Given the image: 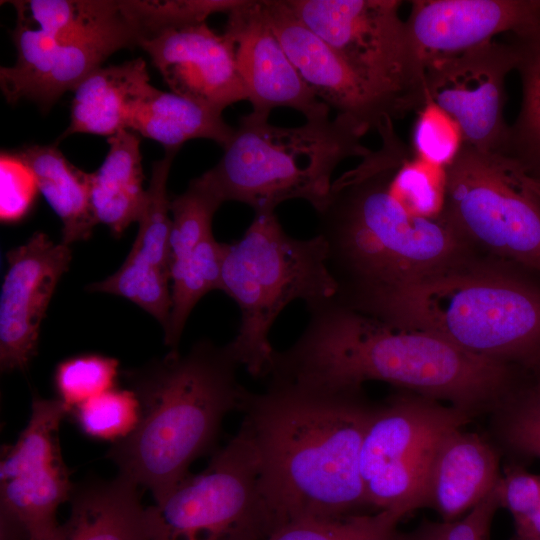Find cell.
I'll return each mask as SVG.
<instances>
[{"label":"cell","mask_w":540,"mask_h":540,"mask_svg":"<svg viewBox=\"0 0 540 540\" xmlns=\"http://www.w3.org/2000/svg\"><path fill=\"white\" fill-rule=\"evenodd\" d=\"M307 308L306 328L289 348L275 350L266 380L329 389L382 381L475 416L492 411L522 370L394 328L334 298Z\"/></svg>","instance_id":"1"},{"label":"cell","mask_w":540,"mask_h":540,"mask_svg":"<svg viewBox=\"0 0 540 540\" xmlns=\"http://www.w3.org/2000/svg\"><path fill=\"white\" fill-rule=\"evenodd\" d=\"M376 404L362 388L267 380L263 391H247L242 422L256 445L262 488L278 527L369 509L360 452Z\"/></svg>","instance_id":"2"},{"label":"cell","mask_w":540,"mask_h":540,"mask_svg":"<svg viewBox=\"0 0 540 540\" xmlns=\"http://www.w3.org/2000/svg\"><path fill=\"white\" fill-rule=\"evenodd\" d=\"M342 304L483 358L540 369V273L515 263L494 269L463 260Z\"/></svg>","instance_id":"3"},{"label":"cell","mask_w":540,"mask_h":540,"mask_svg":"<svg viewBox=\"0 0 540 540\" xmlns=\"http://www.w3.org/2000/svg\"><path fill=\"white\" fill-rule=\"evenodd\" d=\"M227 344L200 340L188 352L125 371L140 403L135 430L113 443L107 457L119 474L164 497L194 460L215 445L224 418L242 409L247 393Z\"/></svg>","instance_id":"4"},{"label":"cell","mask_w":540,"mask_h":540,"mask_svg":"<svg viewBox=\"0 0 540 540\" xmlns=\"http://www.w3.org/2000/svg\"><path fill=\"white\" fill-rule=\"evenodd\" d=\"M317 213L330 269L335 278L346 273L353 285L339 301L465 260L468 243L442 217L415 216L391 194L381 147L333 181Z\"/></svg>","instance_id":"5"},{"label":"cell","mask_w":540,"mask_h":540,"mask_svg":"<svg viewBox=\"0 0 540 540\" xmlns=\"http://www.w3.org/2000/svg\"><path fill=\"white\" fill-rule=\"evenodd\" d=\"M268 120L252 112L241 117L219 162L196 178L222 203L238 201L257 213L303 199L317 212L328 199L336 167L372 152L361 142L369 129L346 115L297 127Z\"/></svg>","instance_id":"6"},{"label":"cell","mask_w":540,"mask_h":540,"mask_svg":"<svg viewBox=\"0 0 540 540\" xmlns=\"http://www.w3.org/2000/svg\"><path fill=\"white\" fill-rule=\"evenodd\" d=\"M221 290L241 312L238 333L227 346L251 376L264 377L275 353L270 331L282 310L295 300L307 307L331 300L338 283L321 235L292 237L275 211H264L254 214L239 240L226 244Z\"/></svg>","instance_id":"7"},{"label":"cell","mask_w":540,"mask_h":540,"mask_svg":"<svg viewBox=\"0 0 540 540\" xmlns=\"http://www.w3.org/2000/svg\"><path fill=\"white\" fill-rule=\"evenodd\" d=\"M148 540H265L278 527L260 459L242 422L207 467L145 509Z\"/></svg>","instance_id":"8"},{"label":"cell","mask_w":540,"mask_h":540,"mask_svg":"<svg viewBox=\"0 0 540 540\" xmlns=\"http://www.w3.org/2000/svg\"><path fill=\"white\" fill-rule=\"evenodd\" d=\"M389 108L394 119L428 102L425 67L398 0H286Z\"/></svg>","instance_id":"9"},{"label":"cell","mask_w":540,"mask_h":540,"mask_svg":"<svg viewBox=\"0 0 540 540\" xmlns=\"http://www.w3.org/2000/svg\"><path fill=\"white\" fill-rule=\"evenodd\" d=\"M441 217L468 244L540 273V202L512 158L464 144L446 168Z\"/></svg>","instance_id":"10"},{"label":"cell","mask_w":540,"mask_h":540,"mask_svg":"<svg viewBox=\"0 0 540 540\" xmlns=\"http://www.w3.org/2000/svg\"><path fill=\"white\" fill-rule=\"evenodd\" d=\"M472 418L464 410L410 391L377 403L360 452L368 507L399 519L423 507L427 474L439 443Z\"/></svg>","instance_id":"11"},{"label":"cell","mask_w":540,"mask_h":540,"mask_svg":"<svg viewBox=\"0 0 540 540\" xmlns=\"http://www.w3.org/2000/svg\"><path fill=\"white\" fill-rule=\"evenodd\" d=\"M68 414L57 399L35 397L26 427L1 449V525L24 540H54L58 507L70 501L74 485L61 454L59 427Z\"/></svg>","instance_id":"12"},{"label":"cell","mask_w":540,"mask_h":540,"mask_svg":"<svg viewBox=\"0 0 540 540\" xmlns=\"http://www.w3.org/2000/svg\"><path fill=\"white\" fill-rule=\"evenodd\" d=\"M513 42L492 40L425 68L428 101L460 125L465 144L505 155L510 126L504 117L507 75L516 69Z\"/></svg>","instance_id":"13"},{"label":"cell","mask_w":540,"mask_h":540,"mask_svg":"<svg viewBox=\"0 0 540 540\" xmlns=\"http://www.w3.org/2000/svg\"><path fill=\"white\" fill-rule=\"evenodd\" d=\"M0 294V367L25 370L37 353L40 326L72 252L42 232L6 254Z\"/></svg>","instance_id":"14"},{"label":"cell","mask_w":540,"mask_h":540,"mask_svg":"<svg viewBox=\"0 0 540 540\" xmlns=\"http://www.w3.org/2000/svg\"><path fill=\"white\" fill-rule=\"evenodd\" d=\"M406 25L422 64L460 55L511 32L540 26V0H413Z\"/></svg>","instance_id":"15"},{"label":"cell","mask_w":540,"mask_h":540,"mask_svg":"<svg viewBox=\"0 0 540 540\" xmlns=\"http://www.w3.org/2000/svg\"><path fill=\"white\" fill-rule=\"evenodd\" d=\"M17 61L0 69L7 102L22 99L48 110L68 90L74 91L114 52L138 45L128 36L100 39H58L20 21L12 33Z\"/></svg>","instance_id":"16"},{"label":"cell","mask_w":540,"mask_h":540,"mask_svg":"<svg viewBox=\"0 0 540 540\" xmlns=\"http://www.w3.org/2000/svg\"><path fill=\"white\" fill-rule=\"evenodd\" d=\"M173 93L223 110L248 100L238 72L235 44L206 22L162 30L139 45Z\"/></svg>","instance_id":"17"},{"label":"cell","mask_w":540,"mask_h":540,"mask_svg":"<svg viewBox=\"0 0 540 540\" xmlns=\"http://www.w3.org/2000/svg\"><path fill=\"white\" fill-rule=\"evenodd\" d=\"M225 33L235 44L236 64L252 113L270 116L277 107L302 113L306 120L329 118L291 62L269 25L261 1L243 0L228 14Z\"/></svg>","instance_id":"18"},{"label":"cell","mask_w":540,"mask_h":540,"mask_svg":"<svg viewBox=\"0 0 540 540\" xmlns=\"http://www.w3.org/2000/svg\"><path fill=\"white\" fill-rule=\"evenodd\" d=\"M261 3L285 52L319 100L369 130H377L388 117L394 120L389 108L327 42L299 19L286 0H261Z\"/></svg>","instance_id":"19"},{"label":"cell","mask_w":540,"mask_h":540,"mask_svg":"<svg viewBox=\"0 0 540 540\" xmlns=\"http://www.w3.org/2000/svg\"><path fill=\"white\" fill-rule=\"evenodd\" d=\"M500 454L487 439L463 427L448 432L433 456L423 507L454 521L478 505L500 479Z\"/></svg>","instance_id":"20"},{"label":"cell","mask_w":540,"mask_h":540,"mask_svg":"<svg viewBox=\"0 0 540 540\" xmlns=\"http://www.w3.org/2000/svg\"><path fill=\"white\" fill-rule=\"evenodd\" d=\"M157 90L141 58L96 69L73 91L70 125L60 140L74 133L111 137L129 130L139 106Z\"/></svg>","instance_id":"21"},{"label":"cell","mask_w":540,"mask_h":540,"mask_svg":"<svg viewBox=\"0 0 540 540\" xmlns=\"http://www.w3.org/2000/svg\"><path fill=\"white\" fill-rule=\"evenodd\" d=\"M138 488L120 474L74 486L70 515L54 540H148Z\"/></svg>","instance_id":"22"},{"label":"cell","mask_w":540,"mask_h":540,"mask_svg":"<svg viewBox=\"0 0 540 540\" xmlns=\"http://www.w3.org/2000/svg\"><path fill=\"white\" fill-rule=\"evenodd\" d=\"M109 151L99 169L89 173L90 202L97 223L115 237L139 222L146 203L140 139L121 130L108 139Z\"/></svg>","instance_id":"23"},{"label":"cell","mask_w":540,"mask_h":540,"mask_svg":"<svg viewBox=\"0 0 540 540\" xmlns=\"http://www.w3.org/2000/svg\"><path fill=\"white\" fill-rule=\"evenodd\" d=\"M16 155L32 171L39 192L62 221L61 243L70 246L88 239L97 224L89 173L73 166L55 145L28 146Z\"/></svg>","instance_id":"24"},{"label":"cell","mask_w":540,"mask_h":540,"mask_svg":"<svg viewBox=\"0 0 540 540\" xmlns=\"http://www.w3.org/2000/svg\"><path fill=\"white\" fill-rule=\"evenodd\" d=\"M129 130L159 142L165 150L175 151L197 138L212 140L224 148L234 134V128L224 121L222 111L161 90L139 106Z\"/></svg>","instance_id":"25"},{"label":"cell","mask_w":540,"mask_h":540,"mask_svg":"<svg viewBox=\"0 0 540 540\" xmlns=\"http://www.w3.org/2000/svg\"><path fill=\"white\" fill-rule=\"evenodd\" d=\"M11 4L16 8L18 21L54 38L141 39L137 28L124 16L119 1L29 0Z\"/></svg>","instance_id":"26"},{"label":"cell","mask_w":540,"mask_h":540,"mask_svg":"<svg viewBox=\"0 0 540 540\" xmlns=\"http://www.w3.org/2000/svg\"><path fill=\"white\" fill-rule=\"evenodd\" d=\"M177 152L165 150L164 157L152 165L139 230L127 258L121 265L125 270L139 276L170 280L171 218L166 185Z\"/></svg>","instance_id":"27"},{"label":"cell","mask_w":540,"mask_h":540,"mask_svg":"<svg viewBox=\"0 0 540 540\" xmlns=\"http://www.w3.org/2000/svg\"><path fill=\"white\" fill-rule=\"evenodd\" d=\"M225 247L226 243H219L212 235L171 265V310L164 331L169 352H179L184 327L199 300L212 290H221Z\"/></svg>","instance_id":"28"},{"label":"cell","mask_w":540,"mask_h":540,"mask_svg":"<svg viewBox=\"0 0 540 540\" xmlns=\"http://www.w3.org/2000/svg\"><path fill=\"white\" fill-rule=\"evenodd\" d=\"M516 69L522 84L519 114L509 130L505 156L526 172L540 169V27L524 36H513Z\"/></svg>","instance_id":"29"},{"label":"cell","mask_w":540,"mask_h":540,"mask_svg":"<svg viewBox=\"0 0 540 540\" xmlns=\"http://www.w3.org/2000/svg\"><path fill=\"white\" fill-rule=\"evenodd\" d=\"M497 441L518 459H540V369L522 370L491 411Z\"/></svg>","instance_id":"30"},{"label":"cell","mask_w":540,"mask_h":540,"mask_svg":"<svg viewBox=\"0 0 540 540\" xmlns=\"http://www.w3.org/2000/svg\"><path fill=\"white\" fill-rule=\"evenodd\" d=\"M399 521L388 511L300 518L280 525L265 540H397Z\"/></svg>","instance_id":"31"},{"label":"cell","mask_w":540,"mask_h":540,"mask_svg":"<svg viewBox=\"0 0 540 540\" xmlns=\"http://www.w3.org/2000/svg\"><path fill=\"white\" fill-rule=\"evenodd\" d=\"M242 1L129 0L119 1V4L124 16L137 28L142 39L162 30L204 23L210 15L215 13L228 14L239 6Z\"/></svg>","instance_id":"32"},{"label":"cell","mask_w":540,"mask_h":540,"mask_svg":"<svg viewBox=\"0 0 540 540\" xmlns=\"http://www.w3.org/2000/svg\"><path fill=\"white\" fill-rule=\"evenodd\" d=\"M69 413L87 436L115 443L135 430L140 418V403L130 388L114 387L74 407Z\"/></svg>","instance_id":"33"},{"label":"cell","mask_w":540,"mask_h":540,"mask_svg":"<svg viewBox=\"0 0 540 540\" xmlns=\"http://www.w3.org/2000/svg\"><path fill=\"white\" fill-rule=\"evenodd\" d=\"M221 204L196 178L190 181L185 192L170 200V267L213 235V217Z\"/></svg>","instance_id":"34"},{"label":"cell","mask_w":540,"mask_h":540,"mask_svg":"<svg viewBox=\"0 0 540 540\" xmlns=\"http://www.w3.org/2000/svg\"><path fill=\"white\" fill-rule=\"evenodd\" d=\"M118 360L99 354H84L60 362L54 385L68 413L81 403L112 388L118 375Z\"/></svg>","instance_id":"35"},{"label":"cell","mask_w":540,"mask_h":540,"mask_svg":"<svg viewBox=\"0 0 540 540\" xmlns=\"http://www.w3.org/2000/svg\"><path fill=\"white\" fill-rule=\"evenodd\" d=\"M465 144L460 125L432 101L426 102L415 119L411 149L417 157L447 168Z\"/></svg>","instance_id":"36"},{"label":"cell","mask_w":540,"mask_h":540,"mask_svg":"<svg viewBox=\"0 0 540 540\" xmlns=\"http://www.w3.org/2000/svg\"><path fill=\"white\" fill-rule=\"evenodd\" d=\"M0 172L1 221H20L29 212L39 191L35 177L16 154H1Z\"/></svg>","instance_id":"37"},{"label":"cell","mask_w":540,"mask_h":540,"mask_svg":"<svg viewBox=\"0 0 540 540\" xmlns=\"http://www.w3.org/2000/svg\"><path fill=\"white\" fill-rule=\"evenodd\" d=\"M499 506L507 509L514 521L520 520L540 505V475L531 474L518 464L510 465L495 486Z\"/></svg>","instance_id":"38"},{"label":"cell","mask_w":540,"mask_h":540,"mask_svg":"<svg viewBox=\"0 0 540 540\" xmlns=\"http://www.w3.org/2000/svg\"><path fill=\"white\" fill-rule=\"evenodd\" d=\"M514 523V540H540V505L534 512Z\"/></svg>","instance_id":"39"},{"label":"cell","mask_w":540,"mask_h":540,"mask_svg":"<svg viewBox=\"0 0 540 540\" xmlns=\"http://www.w3.org/2000/svg\"><path fill=\"white\" fill-rule=\"evenodd\" d=\"M524 180L540 202V169L524 174Z\"/></svg>","instance_id":"40"},{"label":"cell","mask_w":540,"mask_h":540,"mask_svg":"<svg viewBox=\"0 0 540 540\" xmlns=\"http://www.w3.org/2000/svg\"><path fill=\"white\" fill-rule=\"evenodd\" d=\"M1 540H23V539H21L15 533L9 530L1 529Z\"/></svg>","instance_id":"41"}]
</instances>
